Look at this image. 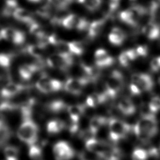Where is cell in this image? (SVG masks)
Instances as JSON below:
<instances>
[{"label": "cell", "instance_id": "d590c367", "mask_svg": "<svg viewBox=\"0 0 160 160\" xmlns=\"http://www.w3.org/2000/svg\"><path fill=\"white\" fill-rule=\"evenodd\" d=\"M12 56L8 53H0V67L4 69L9 68L12 64Z\"/></svg>", "mask_w": 160, "mask_h": 160}, {"label": "cell", "instance_id": "7c38bea8", "mask_svg": "<svg viewBox=\"0 0 160 160\" xmlns=\"http://www.w3.org/2000/svg\"><path fill=\"white\" fill-rule=\"evenodd\" d=\"M62 26L67 29H77L82 30L88 26V23L84 19L76 14L67 16L62 20Z\"/></svg>", "mask_w": 160, "mask_h": 160}, {"label": "cell", "instance_id": "ee69618b", "mask_svg": "<svg viewBox=\"0 0 160 160\" xmlns=\"http://www.w3.org/2000/svg\"><path fill=\"white\" fill-rule=\"evenodd\" d=\"M1 35H0V39H1Z\"/></svg>", "mask_w": 160, "mask_h": 160}, {"label": "cell", "instance_id": "9c48e42d", "mask_svg": "<svg viewBox=\"0 0 160 160\" xmlns=\"http://www.w3.org/2000/svg\"><path fill=\"white\" fill-rule=\"evenodd\" d=\"M131 83L136 85L142 92L149 91L154 87L151 76L146 73H134L131 76Z\"/></svg>", "mask_w": 160, "mask_h": 160}, {"label": "cell", "instance_id": "ba28073f", "mask_svg": "<svg viewBox=\"0 0 160 160\" xmlns=\"http://www.w3.org/2000/svg\"><path fill=\"white\" fill-rule=\"evenodd\" d=\"M52 153L56 160H71L75 156V151L66 141L57 142L52 148Z\"/></svg>", "mask_w": 160, "mask_h": 160}, {"label": "cell", "instance_id": "4dcf8cb0", "mask_svg": "<svg viewBox=\"0 0 160 160\" xmlns=\"http://www.w3.org/2000/svg\"><path fill=\"white\" fill-rule=\"evenodd\" d=\"M69 52L71 54L81 55L84 51V47L81 42L78 41H72L68 42Z\"/></svg>", "mask_w": 160, "mask_h": 160}, {"label": "cell", "instance_id": "5b68a950", "mask_svg": "<svg viewBox=\"0 0 160 160\" xmlns=\"http://www.w3.org/2000/svg\"><path fill=\"white\" fill-rule=\"evenodd\" d=\"M123 76L117 70L113 71L105 83V93L108 97L114 98L121 90L123 86Z\"/></svg>", "mask_w": 160, "mask_h": 160}, {"label": "cell", "instance_id": "f35d334b", "mask_svg": "<svg viewBox=\"0 0 160 160\" xmlns=\"http://www.w3.org/2000/svg\"><path fill=\"white\" fill-rule=\"evenodd\" d=\"M138 58H146L148 54V49L146 45H139L135 48Z\"/></svg>", "mask_w": 160, "mask_h": 160}, {"label": "cell", "instance_id": "6da1fadb", "mask_svg": "<svg viewBox=\"0 0 160 160\" xmlns=\"http://www.w3.org/2000/svg\"><path fill=\"white\" fill-rule=\"evenodd\" d=\"M132 131L141 142H146L151 140L158 131V121L154 114L151 112L144 113L132 126Z\"/></svg>", "mask_w": 160, "mask_h": 160}, {"label": "cell", "instance_id": "83f0119b", "mask_svg": "<svg viewBox=\"0 0 160 160\" xmlns=\"http://www.w3.org/2000/svg\"><path fill=\"white\" fill-rule=\"evenodd\" d=\"M44 48V46L39 44L30 45L27 48V52L32 57L40 59L45 53Z\"/></svg>", "mask_w": 160, "mask_h": 160}, {"label": "cell", "instance_id": "7bdbcfd3", "mask_svg": "<svg viewBox=\"0 0 160 160\" xmlns=\"http://www.w3.org/2000/svg\"><path fill=\"white\" fill-rule=\"evenodd\" d=\"M31 2H40L41 0H29Z\"/></svg>", "mask_w": 160, "mask_h": 160}, {"label": "cell", "instance_id": "ab89813d", "mask_svg": "<svg viewBox=\"0 0 160 160\" xmlns=\"http://www.w3.org/2000/svg\"><path fill=\"white\" fill-rule=\"evenodd\" d=\"M150 67L153 72H158L160 71V56L154 58L151 62Z\"/></svg>", "mask_w": 160, "mask_h": 160}, {"label": "cell", "instance_id": "30bf717a", "mask_svg": "<svg viewBox=\"0 0 160 160\" xmlns=\"http://www.w3.org/2000/svg\"><path fill=\"white\" fill-rule=\"evenodd\" d=\"M89 81L85 78H70L66 80L64 85L65 91L74 95L79 94Z\"/></svg>", "mask_w": 160, "mask_h": 160}, {"label": "cell", "instance_id": "b9f144b4", "mask_svg": "<svg viewBox=\"0 0 160 160\" xmlns=\"http://www.w3.org/2000/svg\"><path fill=\"white\" fill-rule=\"evenodd\" d=\"M129 90L131 94H132L133 95L135 96H138V95H140L142 92V91L134 84L131 83L129 85Z\"/></svg>", "mask_w": 160, "mask_h": 160}, {"label": "cell", "instance_id": "277c9868", "mask_svg": "<svg viewBox=\"0 0 160 160\" xmlns=\"http://www.w3.org/2000/svg\"><path fill=\"white\" fill-rule=\"evenodd\" d=\"M146 9L141 5L132 6L119 14L120 20L132 27H136L146 13Z\"/></svg>", "mask_w": 160, "mask_h": 160}, {"label": "cell", "instance_id": "836d02e7", "mask_svg": "<svg viewBox=\"0 0 160 160\" xmlns=\"http://www.w3.org/2000/svg\"><path fill=\"white\" fill-rule=\"evenodd\" d=\"M149 155L148 151L144 149L137 148L132 153V160H147Z\"/></svg>", "mask_w": 160, "mask_h": 160}, {"label": "cell", "instance_id": "ac0fdd59", "mask_svg": "<svg viewBox=\"0 0 160 160\" xmlns=\"http://www.w3.org/2000/svg\"><path fill=\"white\" fill-rule=\"evenodd\" d=\"M119 110L126 116L132 115L136 111V108L133 102L128 98H122L118 102Z\"/></svg>", "mask_w": 160, "mask_h": 160}, {"label": "cell", "instance_id": "484cf974", "mask_svg": "<svg viewBox=\"0 0 160 160\" xmlns=\"http://www.w3.org/2000/svg\"><path fill=\"white\" fill-rule=\"evenodd\" d=\"M105 23L104 19H99L93 21L89 26L88 34L90 38H94L97 36L103 29Z\"/></svg>", "mask_w": 160, "mask_h": 160}, {"label": "cell", "instance_id": "1f68e13d", "mask_svg": "<svg viewBox=\"0 0 160 160\" xmlns=\"http://www.w3.org/2000/svg\"><path fill=\"white\" fill-rule=\"evenodd\" d=\"M28 155L31 160H42V149L36 144L29 146Z\"/></svg>", "mask_w": 160, "mask_h": 160}, {"label": "cell", "instance_id": "74e56055", "mask_svg": "<svg viewBox=\"0 0 160 160\" xmlns=\"http://www.w3.org/2000/svg\"><path fill=\"white\" fill-rule=\"evenodd\" d=\"M49 4L59 8H65L71 2V0H48Z\"/></svg>", "mask_w": 160, "mask_h": 160}, {"label": "cell", "instance_id": "f546056e", "mask_svg": "<svg viewBox=\"0 0 160 160\" xmlns=\"http://www.w3.org/2000/svg\"><path fill=\"white\" fill-rule=\"evenodd\" d=\"M10 135V129L2 119H0V146L4 145L8 141Z\"/></svg>", "mask_w": 160, "mask_h": 160}, {"label": "cell", "instance_id": "8992f818", "mask_svg": "<svg viewBox=\"0 0 160 160\" xmlns=\"http://www.w3.org/2000/svg\"><path fill=\"white\" fill-rule=\"evenodd\" d=\"M47 64L52 68L66 70L72 63L71 54L57 52L49 56L46 60Z\"/></svg>", "mask_w": 160, "mask_h": 160}, {"label": "cell", "instance_id": "ffe728a7", "mask_svg": "<svg viewBox=\"0 0 160 160\" xmlns=\"http://www.w3.org/2000/svg\"><path fill=\"white\" fill-rule=\"evenodd\" d=\"M108 98L106 93L94 92L89 95L86 100V104L88 107L96 108L103 103Z\"/></svg>", "mask_w": 160, "mask_h": 160}, {"label": "cell", "instance_id": "44dd1931", "mask_svg": "<svg viewBox=\"0 0 160 160\" xmlns=\"http://www.w3.org/2000/svg\"><path fill=\"white\" fill-rule=\"evenodd\" d=\"M66 111L71 122L78 123L84 113V106L80 104H72L68 106Z\"/></svg>", "mask_w": 160, "mask_h": 160}, {"label": "cell", "instance_id": "603a6c76", "mask_svg": "<svg viewBox=\"0 0 160 160\" xmlns=\"http://www.w3.org/2000/svg\"><path fill=\"white\" fill-rule=\"evenodd\" d=\"M65 128L64 122L58 119L50 120L46 126V129L49 134H55L61 132Z\"/></svg>", "mask_w": 160, "mask_h": 160}, {"label": "cell", "instance_id": "8fae6325", "mask_svg": "<svg viewBox=\"0 0 160 160\" xmlns=\"http://www.w3.org/2000/svg\"><path fill=\"white\" fill-rule=\"evenodd\" d=\"M0 35L1 38L16 44H20L25 40L22 32L12 28H4L0 31Z\"/></svg>", "mask_w": 160, "mask_h": 160}, {"label": "cell", "instance_id": "5bb4252c", "mask_svg": "<svg viewBox=\"0 0 160 160\" xmlns=\"http://www.w3.org/2000/svg\"><path fill=\"white\" fill-rule=\"evenodd\" d=\"M85 147L88 152L96 155L98 158H100L109 146L94 138L86 141Z\"/></svg>", "mask_w": 160, "mask_h": 160}, {"label": "cell", "instance_id": "e575fe53", "mask_svg": "<svg viewBox=\"0 0 160 160\" xmlns=\"http://www.w3.org/2000/svg\"><path fill=\"white\" fill-rule=\"evenodd\" d=\"M79 2L82 4L89 11H95L98 9L101 3L102 0H78Z\"/></svg>", "mask_w": 160, "mask_h": 160}, {"label": "cell", "instance_id": "7a4b0ae2", "mask_svg": "<svg viewBox=\"0 0 160 160\" xmlns=\"http://www.w3.org/2000/svg\"><path fill=\"white\" fill-rule=\"evenodd\" d=\"M38 127L31 119H24L17 130V136L19 140L29 146L35 144L38 139Z\"/></svg>", "mask_w": 160, "mask_h": 160}, {"label": "cell", "instance_id": "d6986e66", "mask_svg": "<svg viewBox=\"0 0 160 160\" xmlns=\"http://www.w3.org/2000/svg\"><path fill=\"white\" fill-rule=\"evenodd\" d=\"M138 58L135 48L122 51L119 56V62L123 67H128L131 62Z\"/></svg>", "mask_w": 160, "mask_h": 160}, {"label": "cell", "instance_id": "4316f807", "mask_svg": "<svg viewBox=\"0 0 160 160\" xmlns=\"http://www.w3.org/2000/svg\"><path fill=\"white\" fill-rule=\"evenodd\" d=\"M13 16L18 21L26 22H30L32 18V14L29 11L21 8H18L15 10Z\"/></svg>", "mask_w": 160, "mask_h": 160}, {"label": "cell", "instance_id": "d6a6232c", "mask_svg": "<svg viewBox=\"0 0 160 160\" xmlns=\"http://www.w3.org/2000/svg\"><path fill=\"white\" fill-rule=\"evenodd\" d=\"M4 154L6 160H18L19 150L14 146H7L4 149Z\"/></svg>", "mask_w": 160, "mask_h": 160}, {"label": "cell", "instance_id": "2e32d148", "mask_svg": "<svg viewBox=\"0 0 160 160\" xmlns=\"http://www.w3.org/2000/svg\"><path fill=\"white\" fill-rule=\"evenodd\" d=\"M24 89V86L13 82L7 83L1 90L0 94L4 98H9L20 93Z\"/></svg>", "mask_w": 160, "mask_h": 160}, {"label": "cell", "instance_id": "4fadbf2b", "mask_svg": "<svg viewBox=\"0 0 160 160\" xmlns=\"http://www.w3.org/2000/svg\"><path fill=\"white\" fill-rule=\"evenodd\" d=\"M94 58L96 66L100 68L109 67L114 62V58L104 49H97L94 52Z\"/></svg>", "mask_w": 160, "mask_h": 160}, {"label": "cell", "instance_id": "8d00e7d4", "mask_svg": "<svg viewBox=\"0 0 160 160\" xmlns=\"http://www.w3.org/2000/svg\"><path fill=\"white\" fill-rule=\"evenodd\" d=\"M149 111L154 114L160 111V97L154 96L152 98L148 104Z\"/></svg>", "mask_w": 160, "mask_h": 160}, {"label": "cell", "instance_id": "d4e9b609", "mask_svg": "<svg viewBox=\"0 0 160 160\" xmlns=\"http://www.w3.org/2000/svg\"><path fill=\"white\" fill-rule=\"evenodd\" d=\"M108 122V119H107L105 117L100 116H94L90 119L89 129L94 134H96L97 132L101 129V128Z\"/></svg>", "mask_w": 160, "mask_h": 160}, {"label": "cell", "instance_id": "52a82bcc", "mask_svg": "<svg viewBox=\"0 0 160 160\" xmlns=\"http://www.w3.org/2000/svg\"><path fill=\"white\" fill-rule=\"evenodd\" d=\"M36 87L41 92L50 93L61 90L63 86L60 81L43 75L36 81Z\"/></svg>", "mask_w": 160, "mask_h": 160}, {"label": "cell", "instance_id": "3957f363", "mask_svg": "<svg viewBox=\"0 0 160 160\" xmlns=\"http://www.w3.org/2000/svg\"><path fill=\"white\" fill-rule=\"evenodd\" d=\"M108 123L110 139L114 142L126 138L129 132L132 130V126L116 118L109 119Z\"/></svg>", "mask_w": 160, "mask_h": 160}, {"label": "cell", "instance_id": "60d3db41", "mask_svg": "<svg viewBox=\"0 0 160 160\" xmlns=\"http://www.w3.org/2000/svg\"><path fill=\"white\" fill-rule=\"evenodd\" d=\"M120 2H121V0H109L108 4H109V11L110 12L115 11L118 8Z\"/></svg>", "mask_w": 160, "mask_h": 160}, {"label": "cell", "instance_id": "7402d4cb", "mask_svg": "<svg viewBox=\"0 0 160 160\" xmlns=\"http://www.w3.org/2000/svg\"><path fill=\"white\" fill-rule=\"evenodd\" d=\"M38 69V67L34 64H24L19 67L18 72L20 77L27 81L32 78Z\"/></svg>", "mask_w": 160, "mask_h": 160}, {"label": "cell", "instance_id": "e0dca14e", "mask_svg": "<svg viewBox=\"0 0 160 160\" xmlns=\"http://www.w3.org/2000/svg\"><path fill=\"white\" fill-rule=\"evenodd\" d=\"M126 39V32L120 28L114 27L108 34V40L114 46L121 45Z\"/></svg>", "mask_w": 160, "mask_h": 160}, {"label": "cell", "instance_id": "f1b7e54d", "mask_svg": "<svg viewBox=\"0 0 160 160\" xmlns=\"http://www.w3.org/2000/svg\"><path fill=\"white\" fill-rule=\"evenodd\" d=\"M68 105L61 100H55L50 102L48 108L49 110L54 113H60L64 111L65 109L67 110Z\"/></svg>", "mask_w": 160, "mask_h": 160}, {"label": "cell", "instance_id": "cb8c5ba5", "mask_svg": "<svg viewBox=\"0 0 160 160\" xmlns=\"http://www.w3.org/2000/svg\"><path fill=\"white\" fill-rule=\"evenodd\" d=\"M18 109V106L10 102H2L0 104V118L4 119L11 116Z\"/></svg>", "mask_w": 160, "mask_h": 160}, {"label": "cell", "instance_id": "9a60e30c", "mask_svg": "<svg viewBox=\"0 0 160 160\" xmlns=\"http://www.w3.org/2000/svg\"><path fill=\"white\" fill-rule=\"evenodd\" d=\"M142 32L150 40L157 39L160 37V25L151 20L142 27Z\"/></svg>", "mask_w": 160, "mask_h": 160}]
</instances>
